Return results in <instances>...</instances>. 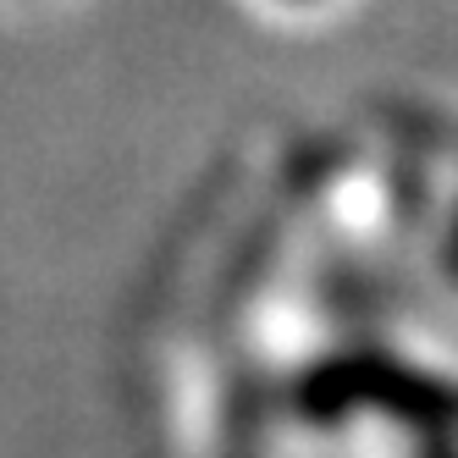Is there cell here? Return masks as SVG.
<instances>
[{
	"mask_svg": "<svg viewBox=\"0 0 458 458\" xmlns=\"http://www.w3.org/2000/svg\"><path fill=\"white\" fill-rule=\"evenodd\" d=\"M447 266H453V276H458V233H453V254H447Z\"/></svg>",
	"mask_w": 458,
	"mask_h": 458,
	"instance_id": "obj_2",
	"label": "cell"
},
{
	"mask_svg": "<svg viewBox=\"0 0 458 458\" xmlns=\"http://www.w3.org/2000/svg\"><path fill=\"white\" fill-rule=\"evenodd\" d=\"M299 414L304 420H348V414H381L420 437H453L458 431V386L420 365H403L398 353H337L299 376Z\"/></svg>",
	"mask_w": 458,
	"mask_h": 458,
	"instance_id": "obj_1",
	"label": "cell"
}]
</instances>
